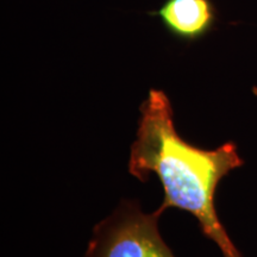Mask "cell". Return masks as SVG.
Masks as SVG:
<instances>
[{"instance_id": "1", "label": "cell", "mask_w": 257, "mask_h": 257, "mask_svg": "<svg viewBox=\"0 0 257 257\" xmlns=\"http://www.w3.org/2000/svg\"><path fill=\"white\" fill-rule=\"evenodd\" d=\"M244 165L233 142L206 150L188 143L174 124V112L168 95L152 88L140 106L136 140L128 157V173L141 182L155 174L163 188L161 214L175 207L191 213L201 232L224 257H242L216 210V192L220 180Z\"/></svg>"}, {"instance_id": "2", "label": "cell", "mask_w": 257, "mask_h": 257, "mask_svg": "<svg viewBox=\"0 0 257 257\" xmlns=\"http://www.w3.org/2000/svg\"><path fill=\"white\" fill-rule=\"evenodd\" d=\"M161 213L123 200L93 229L83 257H175L159 230Z\"/></svg>"}, {"instance_id": "3", "label": "cell", "mask_w": 257, "mask_h": 257, "mask_svg": "<svg viewBox=\"0 0 257 257\" xmlns=\"http://www.w3.org/2000/svg\"><path fill=\"white\" fill-rule=\"evenodd\" d=\"M148 15L159 19L170 36L188 44L211 34L218 22L213 0H165Z\"/></svg>"}, {"instance_id": "4", "label": "cell", "mask_w": 257, "mask_h": 257, "mask_svg": "<svg viewBox=\"0 0 257 257\" xmlns=\"http://www.w3.org/2000/svg\"><path fill=\"white\" fill-rule=\"evenodd\" d=\"M252 92H253V94H255V95L257 96V87H253V88H252Z\"/></svg>"}]
</instances>
